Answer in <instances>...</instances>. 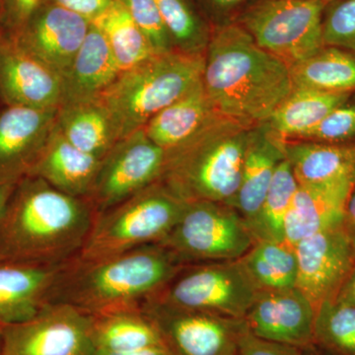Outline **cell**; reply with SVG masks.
<instances>
[{
    "mask_svg": "<svg viewBox=\"0 0 355 355\" xmlns=\"http://www.w3.org/2000/svg\"><path fill=\"white\" fill-rule=\"evenodd\" d=\"M1 331L2 329H0V355H2Z\"/></svg>",
    "mask_w": 355,
    "mask_h": 355,
    "instance_id": "48",
    "label": "cell"
},
{
    "mask_svg": "<svg viewBox=\"0 0 355 355\" xmlns=\"http://www.w3.org/2000/svg\"><path fill=\"white\" fill-rule=\"evenodd\" d=\"M284 151L301 186L355 183V141L284 144Z\"/></svg>",
    "mask_w": 355,
    "mask_h": 355,
    "instance_id": "23",
    "label": "cell"
},
{
    "mask_svg": "<svg viewBox=\"0 0 355 355\" xmlns=\"http://www.w3.org/2000/svg\"><path fill=\"white\" fill-rule=\"evenodd\" d=\"M258 292L238 259L186 263L150 298L184 309L244 319Z\"/></svg>",
    "mask_w": 355,
    "mask_h": 355,
    "instance_id": "9",
    "label": "cell"
},
{
    "mask_svg": "<svg viewBox=\"0 0 355 355\" xmlns=\"http://www.w3.org/2000/svg\"><path fill=\"white\" fill-rule=\"evenodd\" d=\"M58 108L4 106L0 111V184L29 177L55 130Z\"/></svg>",
    "mask_w": 355,
    "mask_h": 355,
    "instance_id": "15",
    "label": "cell"
},
{
    "mask_svg": "<svg viewBox=\"0 0 355 355\" xmlns=\"http://www.w3.org/2000/svg\"><path fill=\"white\" fill-rule=\"evenodd\" d=\"M284 139L272 130H252L243 162L241 181L228 205L237 210L247 225L261 209L279 163L286 159Z\"/></svg>",
    "mask_w": 355,
    "mask_h": 355,
    "instance_id": "20",
    "label": "cell"
},
{
    "mask_svg": "<svg viewBox=\"0 0 355 355\" xmlns=\"http://www.w3.org/2000/svg\"><path fill=\"white\" fill-rule=\"evenodd\" d=\"M94 355H172L169 350L166 349L164 345H157V347H146V349H140L132 350V352H100L96 350Z\"/></svg>",
    "mask_w": 355,
    "mask_h": 355,
    "instance_id": "40",
    "label": "cell"
},
{
    "mask_svg": "<svg viewBox=\"0 0 355 355\" xmlns=\"http://www.w3.org/2000/svg\"><path fill=\"white\" fill-rule=\"evenodd\" d=\"M336 298L355 306V265L343 284Z\"/></svg>",
    "mask_w": 355,
    "mask_h": 355,
    "instance_id": "41",
    "label": "cell"
},
{
    "mask_svg": "<svg viewBox=\"0 0 355 355\" xmlns=\"http://www.w3.org/2000/svg\"><path fill=\"white\" fill-rule=\"evenodd\" d=\"M186 265L160 243L94 261L74 259L53 303H67L90 316L141 306Z\"/></svg>",
    "mask_w": 355,
    "mask_h": 355,
    "instance_id": "3",
    "label": "cell"
},
{
    "mask_svg": "<svg viewBox=\"0 0 355 355\" xmlns=\"http://www.w3.org/2000/svg\"><path fill=\"white\" fill-rule=\"evenodd\" d=\"M161 18L172 42L179 50L200 51L205 38L202 23L187 0H155Z\"/></svg>",
    "mask_w": 355,
    "mask_h": 355,
    "instance_id": "33",
    "label": "cell"
},
{
    "mask_svg": "<svg viewBox=\"0 0 355 355\" xmlns=\"http://www.w3.org/2000/svg\"><path fill=\"white\" fill-rule=\"evenodd\" d=\"M352 94L293 88L268 119V125L282 139L302 137Z\"/></svg>",
    "mask_w": 355,
    "mask_h": 355,
    "instance_id": "27",
    "label": "cell"
},
{
    "mask_svg": "<svg viewBox=\"0 0 355 355\" xmlns=\"http://www.w3.org/2000/svg\"><path fill=\"white\" fill-rule=\"evenodd\" d=\"M44 2L46 0H6L0 15V30L15 35Z\"/></svg>",
    "mask_w": 355,
    "mask_h": 355,
    "instance_id": "37",
    "label": "cell"
},
{
    "mask_svg": "<svg viewBox=\"0 0 355 355\" xmlns=\"http://www.w3.org/2000/svg\"><path fill=\"white\" fill-rule=\"evenodd\" d=\"M313 347L321 355H355V306L338 298L322 303Z\"/></svg>",
    "mask_w": 355,
    "mask_h": 355,
    "instance_id": "32",
    "label": "cell"
},
{
    "mask_svg": "<svg viewBox=\"0 0 355 355\" xmlns=\"http://www.w3.org/2000/svg\"><path fill=\"white\" fill-rule=\"evenodd\" d=\"M57 128L72 146L98 159L104 158L121 139L101 97L60 105Z\"/></svg>",
    "mask_w": 355,
    "mask_h": 355,
    "instance_id": "24",
    "label": "cell"
},
{
    "mask_svg": "<svg viewBox=\"0 0 355 355\" xmlns=\"http://www.w3.org/2000/svg\"><path fill=\"white\" fill-rule=\"evenodd\" d=\"M316 308L299 289L259 291L244 322L252 335L306 349L314 342Z\"/></svg>",
    "mask_w": 355,
    "mask_h": 355,
    "instance_id": "16",
    "label": "cell"
},
{
    "mask_svg": "<svg viewBox=\"0 0 355 355\" xmlns=\"http://www.w3.org/2000/svg\"><path fill=\"white\" fill-rule=\"evenodd\" d=\"M70 263L0 261V329L31 319L51 304Z\"/></svg>",
    "mask_w": 355,
    "mask_h": 355,
    "instance_id": "18",
    "label": "cell"
},
{
    "mask_svg": "<svg viewBox=\"0 0 355 355\" xmlns=\"http://www.w3.org/2000/svg\"><path fill=\"white\" fill-rule=\"evenodd\" d=\"M298 186L291 163L286 157L275 171L260 210L248 224L254 242H286L284 224Z\"/></svg>",
    "mask_w": 355,
    "mask_h": 355,
    "instance_id": "31",
    "label": "cell"
},
{
    "mask_svg": "<svg viewBox=\"0 0 355 355\" xmlns=\"http://www.w3.org/2000/svg\"><path fill=\"white\" fill-rule=\"evenodd\" d=\"M135 24L153 44L158 53L173 50L172 40L166 30L164 23L155 0H120Z\"/></svg>",
    "mask_w": 355,
    "mask_h": 355,
    "instance_id": "36",
    "label": "cell"
},
{
    "mask_svg": "<svg viewBox=\"0 0 355 355\" xmlns=\"http://www.w3.org/2000/svg\"><path fill=\"white\" fill-rule=\"evenodd\" d=\"M205 55L173 49L121 72L100 97L113 116L121 139L146 127L159 112L202 80Z\"/></svg>",
    "mask_w": 355,
    "mask_h": 355,
    "instance_id": "5",
    "label": "cell"
},
{
    "mask_svg": "<svg viewBox=\"0 0 355 355\" xmlns=\"http://www.w3.org/2000/svg\"><path fill=\"white\" fill-rule=\"evenodd\" d=\"M355 183L301 186L294 195L284 224V239L299 241L327 229L345 225L347 205Z\"/></svg>",
    "mask_w": 355,
    "mask_h": 355,
    "instance_id": "19",
    "label": "cell"
},
{
    "mask_svg": "<svg viewBox=\"0 0 355 355\" xmlns=\"http://www.w3.org/2000/svg\"><path fill=\"white\" fill-rule=\"evenodd\" d=\"M237 355H307L306 349L270 342L252 335L247 327L238 342Z\"/></svg>",
    "mask_w": 355,
    "mask_h": 355,
    "instance_id": "38",
    "label": "cell"
},
{
    "mask_svg": "<svg viewBox=\"0 0 355 355\" xmlns=\"http://www.w3.org/2000/svg\"><path fill=\"white\" fill-rule=\"evenodd\" d=\"M239 261L259 291L296 287L297 257L286 242L256 241Z\"/></svg>",
    "mask_w": 355,
    "mask_h": 355,
    "instance_id": "30",
    "label": "cell"
},
{
    "mask_svg": "<svg viewBox=\"0 0 355 355\" xmlns=\"http://www.w3.org/2000/svg\"><path fill=\"white\" fill-rule=\"evenodd\" d=\"M172 355H237L243 319L218 316L149 298L141 304Z\"/></svg>",
    "mask_w": 355,
    "mask_h": 355,
    "instance_id": "10",
    "label": "cell"
},
{
    "mask_svg": "<svg viewBox=\"0 0 355 355\" xmlns=\"http://www.w3.org/2000/svg\"><path fill=\"white\" fill-rule=\"evenodd\" d=\"M323 19L324 46L355 53V0L331 2Z\"/></svg>",
    "mask_w": 355,
    "mask_h": 355,
    "instance_id": "34",
    "label": "cell"
},
{
    "mask_svg": "<svg viewBox=\"0 0 355 355\" xmlns=\"http://www.w3.org/2000/svg\"><path fill=\"white\" fill-rule=\"evenodd\" d=\"M100 163L101 159L72 146L55 125L29 177H38L72 197L88 198Z\"/></svg>",
    "mask_w": 355,
    "mask_h": 355,
    "instance_id": "21",
    "label": "cell"
},
{
    "mask_svg": "<svg viewBox=\"0 0 355 355\" xmlns=\"http://www.w3.org/2000/svg\"><path fill=\"white\" fill-rule=\"evenodd\" d=\"M95 216L88 198L26 177L16 184L0 220V261L69 263L80 253Z\"/></svg>",
    "mask_w": 355,
    "mask_h": 355,
    "instance_id": "2",
    "label": "cell"
},
{
    "mask_svg": "<svg viewBox=\"0 0 355 355\" xmlns=\"http://www.w3.org/2000/svg\"><path fill=\"white\" fill-rule=\"evenodd\" d=\"M293 88L330 93L355 92V55L324 46L315 55L289 67Z\"/></svg>",
    "mask_w": 355,
    "mask_h": 355,
    "instance_id": "28",
    "label": "cell"
},
{
    "mask_svg": "<svg viewBox=\"0 0 355 355\" xmlns=\"http://www.w3.org/2000/svg\"><path fill=\"white\" fill-rule=\"evenodd\" d=\"M120 73L104 35L91 23L83 46L62 78L60 105L100 97Z\"/></svg>",
    "mask_w": 355,
    "mask_h": 355,
    "instance_id": "22",
    "label": "cell"
},
{
    "mask_svg": "<svg viewBox=\"0 0 355 355\" xmlns=\"http://www.w3.org/2000/svg\"><path fill=\"white\" fill-rule=\"evenodd\" d=\"M306 354H307V355H321L313 347H309V349H306Z\"/></svg>",
    "mask_w": 355,
    "mask_h": 355,
    "instance_id": "45",
    "label": "cell"
},
{
    "mask_svg": "<svg viewBox=\"0 0 355 355\" xmlns=\"http://www.w3.org/2000/svg\"><path fill=\"white\" fill-rule=\"evenodd\" d=\"M252 128L217 114L190 139L167 153L160 181L184 202L235 197Z\"/></svg>",
    "mask_w": 355,
    "mask_h": 355,
    "instance_id": "4",
    "label": "cell"
},
{
    "mask_svg": "<svg viewBox=\"0 0 355 355\" xmlns=\"http://www.w3.org/2000/svg\"><path fill=\"white\" fill-rule=\"evenodd\" d=\"M246 221L226 203L186 202L182 216L160 244L184 263L234 261L253 246Z\"/></svg>",
    "mask_w": 355,
    "mask_h": 355,
    "instance_id": "8",
    "label": "cell"
},
{
    "mask_svg": "<svg viewBox=\"0 0 355 355\" xmlns=\"http://www.w3.org/2000/svg\"><path fill=\"white\" fill-rule=\"evenodd\" d=\"M90 26V21L46 0L24 27L10 36L62 80Z\"/></svg>",
    "mask_w": 355,
    "mask_h": 355,
    "instance_id": "14",
    "label": "cell"
},
{
    "mask_svg": "<svg viewBox=\"0 0 355 355\" xmlns=\"http://www.w3.org/2000/svg\"><path fill=\"white\" fill-rule=\"evenodd\" d=\"M91 23L104 35L121 72L137 67L158 53L120 0H114Z\"/></svg>",
    "mask_w": 355,
    "mask_h": 355,
    "instance_id": "29",
    "label": "cell"
},
{
    "mask_svg": "<svg viewBox=\"0 0 355 355\" xmlns=\"http://www.w3.org/2000/svg\"><path fill=\"white\" fill-rule=\"evenodd\" d=\"M326 6L312 0H258L238 24L261 49L291 67L324 48Z\"/></svg>",
    "mask_w": 355,
    "mask_h": 355,
    "instance_id": "7",
    "label": "cell"
},
{
    "mask_svg": "<svg viewBox=\"0 0 355 355\" xmlns=\"http://www.w3.org/2000/svg\"><path fill=\"white\" fill-rule=\"evenodd\" d=\"M16 184H0V220L3 216L4 210L7 207Z\"/></svg>",
    "mask_w": 355,
    "mask_h": 355,
    "instance_id": "44",
    "label": "cell"
},
{
    "mask_svg": "<svg viewBox=\"0 0 355 355\" xmlns=\"http://www.w3.org/2000/svg\"><path fill=\"white\" fill-rule=\"evenodd\" d=\"M6 0H0V15H1L2 10H3L4 4H6Z\"/></svg>",
    "mask_w": 355,
    "mask_h": 355,
    "instance_id": "47",
    "label": "cell"
},
{
    "mask_svg": "<svg viewBox=\"0 0 355 355\" xmlns=\"http://www.w3.org/2000/svg\"><path fill=\"white\" fill-rule=\"evenodd\" d=\"M90 22L102 15L114 0H48Z\"/></svg>",
    "mask_w": 355,
    "mask_h": 355,
    "instance_id": "39",
    "label": "cell"
},
{
    "mask_svg": "<svg viewBox=\"0 0 355 355\" xmlns=\"http://www.w3.org/2000/svg\"><path fill=\"white\" fill-rule=\"evenodd\" d=\"M247 0H209L210 6L218 12L226 13L234 10Z\"/></svg>",
    "mask_w": 355,
    "mask_h": 355,
    "instance_id": "43",
    "label": "cell"
},
{
    "mask_svg": "<svg viewBox=\"0 0 355 355\" xmlns=\"http://www.w3.org/2000/svg\"><path fill=\"white\" fill-rule=\"evenodd\" d=\"M0 100L4 106L58 108L62 80L0 30Z\"/></svg>",
    "mask_w": 355,
    "mask_h": 355,
    "instance_id": "17",
    "label": "cell"
},
{
    "mask_svg": "<svg viewBox=\"0 0 355 355\" xmlns=\"http://www.w3.org/2000/svg\"><path fill=\"white\" fill-rule=\"evenodd\" d=\"M202 83L217 113L251 128L268 121L293 89L288 65L233 22L210 36Z\"/></svg>",
    "mask_w": 355,
    "mask_h": 355,
    "instance_id": "1",
    "label": "cell"
},
{
    "mask_svg": "<svg viewBox=\"0 0 355 355\" xmlns=\"http://www.w3.org/2000/svg\"><path fill=\"white\" fill-rule=\"evenodd\" d=\"M2 355H94L92 317L51 303L31 319L2 329Z\"/></svg>",
    "mask_w": 355,
    "mask_h": 355,
    "instance_id": "12",
    "label": "cell"
},
{
    "mask_svg": "<svg viewBox=\"0 0 355 355\" xmlns=\"http://www.w3.org/2000/svg\"><path fill=\"white\" fill-rule=\"evenodd\" d=\"M301 139L324 144L355 141V102H350L349 98L327 114L316 127L306 132Z\"/></svg>",
    "mask_w": 355,
    "mask_h": 355,
    "instance_id": "35",
    "label": "cell"
},
{
    "mask_svg": "<svg viewBox=\"0 0 355 355\" xmlns=\"http://www.w3.org/2000/svg\"><path fill=\"white\" fill-rule=\"evenodd\" d=\"M345 227L349 231L350 238L355 246V187L350 193L345 214Z\"/></svg>",
    "mask_w": 355,
    "mask_h": 355,
    "instance_id": "42",
    "label": "cell"
},
{
    "mask_svg": "<svg viewBox=\"0 0 355 355\" xmlns=\"http://www.w3.org/2000/svg\"><path fill=\"white\" fill-rule=\"evenodd\" d=\"M91 317L95 352H125L163 345L158 331L141 306Z\"/></svg>",
    "mask_w": 355,
    "mask_h": 355,
    "instance_id": "26",
    "label": "cell"
},
{
    "mask_svg": "<svg viewBox=\"0 0 355 355\" xmlns=\"http://www.w3.org/2000/svg\"><path fill=\"white\" fill-rule=\"evenodd\" d=\"M167 153L149 139L144 128L121 139L101 159L88 200L96 214L160 181Z\"/></svg>",
    "mask_w": 355,
    "mask_h": 355,
    "instance_id": "11",
    "label": "cell"
},
{
    "mask_svg": "<svg viewBox=\"0 0 355 355\" xmlns=\"http://www.w3.org/2000/svg\"><path fill=\"white\" fill-rule=\"evenodd\" d=\"M296 288L316 308L336 298L355 265V246L345 225L327 229L299 241Z\"/></svg>",
    "mask_w": 355,
    "mask_h": 355,
    "instance_id": "13",
    "label": "cell"
},
{
    "mask_svg": "<svg viewBox=\"0 0 355 355\" xmlns=\"http://www.w3.org/2000/svg\"><path fill=\"white\" fill-rule=\"evenodd\" d=\"M186 202L161 181L96 214L77 258L94 261L161 243L182 216Z\"/></svg>",
    "mask_w": 355,
    "mask_h": 355,
    "instance_id": "6",
    "label": "cell"
},
{
    "mask_svg": "<svg viewBox=\"0 0 355 355\" xmlns=\"http://www.w3.org/2000/svg\"><path fill=\"white\" fill-rule=\"evenodd\" d=\"M312 1L323 2V3L327 4V6H328V4L331 3V2L336 1V0H312Z\"/></svg>",
    "mask_w": 355,
    "mask_h": 355,
    "instance_id": "46",
    "label": "cell"
},
{
    "mask_svg": "<svg viewBox=\"0 0 355 355\" xmlns=\"http://www.w3.org/2000/svg\"><path fill=\"white\" fill-rule=\"evenodd\" d=\"M217 114L202 80L155 114L144 128L149 139L170 151L190 139Z\"/></svg>",
    "mask_w": 355,
    "mask_h": 355,
    "instance_id": "25",
    "label": "cell"
}]
</instances>
